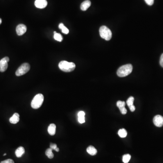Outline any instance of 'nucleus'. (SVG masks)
Listing matches in <instances>:
<instances>
[{"mask_svg":"<svg viewBox=\"0 0 163 163\" xmlns=\"http://www.w3.org/2000/svg\"><path fill=\"white\" fill-rule=\"evenodd\" d=\"M117 106L119 108V110L121 112V114L125 115L127 113V110L125 108L126 103L124 101H118L117 103Z\"/></svg>","mask_w":163,"mask_h":163,"instance_id":"9","label":"nucleus"},{"mask_svg":"<svg viewBox=\"0 0 163 163\" xmlns=\"http://www.w3.org/2000/svg\"><path fill=\"white\" fill-rule=\"evenodd\" d=\"M47 1L46 0H35V6L38 8H44L47 6Z\"/></svg>","mask_w":163,"mask_h":163,"instance_id":"10","label":"nucleus"},{"mask_svg":"<svg viewBox=\"0 0 163 163\" xmlns=\"http://www.w3.org/2000/svg\"><path fill=\"white\" fill-rule=\"evenodd\" d=\"M131 158V156L129 154H126L124 155L122 158V161L124 163H128L129 162Z\"/></svg>","mask_w":163,"mask_h":163,"instance_id":"22","label":"nucleus"},{"mask_svg":"<svg viewBox=\"0 0 163 163\" xmlns=\"http://www.w3.org/2000/svg\"><path fill=\"white\" fill-rule=\"evenodd\" d=\"M91 5V2L89 0H86L81 4L80 8L83 11L86 10Z\"/></svg>","mask_w":163,"mask_h":163,"instance_id":"12","label":"nucleus"},{"mask_svg":"<svg viewBox=\"0 0 163 163\" xmlns=\"http://www.w3.org/2000/svg\"><path fill=\"white\" fill-rule=\"evenodd\" d=\"M27 31V27L24 24H19L16 28V32L19 36L24 35Z\"/></svg>","mask_w":163,"mask_h":163,"instance_id":"8","label":"nucleus"},{"mask_svg":"<svg viewBox=\"0 0 163 163\" xmlns=\"http://www.w3.org/2000/svg\"><path fill=\"white\" fill-rule=\"evenodd\" d=\"M44 96L42 94H38L35 96L31 103V106L35 109L39 108L43 103Z\"/></svg>","mask_w":163,"mask_h":163,"instance_id":"3","label":"nucleus"},{"mask_svg":"<svg viewBox=\"0 0 163 163\" xmlns=\"http://www.w3.org/2000/svg\"><path fill=\"white\" fill-rule=\"evenodd\" d=\"M145 2L149 6L153 5L154 4V0H145Z\"/></svg>","mask_w":163,"mask_h":163,"instance_id":"23","label":"nucleus"},{"mask_svg":"<svg viewBox=\"0 0 163 163\" xmlns=\"http://www.w3.org/2000/svg\"><path fill=\"white\" fill-rule=\"evenodd\" d=\"M52 151V149H51V148H49L45 151V155L49 159H52L54 156Z\"/></svg>","mask_w":163,"mask_h":163,"instance_id":"19","label":"nucleus"},{"mask_svg":"<svg viewBox=\"0 0 163 163\" xmlns=\"http://www.w3.org/2000/svg\"><path fill=\"white\" fill-rule=\"evenodd\" d=\"M132 70V65L130 64L124 65L117 70V74L120 77H126L131 74Z\"/></svg>","mask_w":163,"mask_h":163,"instance_id":"1","label":"nucleus"},{"mask_svg":"<svg viewBox=\"0 0 163 163\" xmlns=\"http://www.w3.org/2000/svg\"><path fill=\"white\" fill-rule=\"evenodd\" d=\"M31 66L28 63L22 64L15 72V75L17 76H21L26 74L30 70Z\"/></svg>","mask_w":163,"mask_h":163,"instance_id":"5","label":"nucleus"},{"mask_svg":"<svg viewBox=\"0 0 163 163\" xmlns=\"http://www.w3.org/2000/svg\"><path fill=\"white\" fill-rule=\"evenodd\" d=\"M56 126L54 124H51L49 126L48 131L50 135H53L55 134Z\"/></svg>","mask_w":163,"mask_h":163,"instance_id":"13","label":"nucleus"},{"mask_svg":"<svg viewBox=\"0 0 163 163\" xmlns=\"http://www.w3.org/2000/svg\"><path fill=\"white\" fill-rule=\"evenodd\" d=\"M85 112L83 111H80L78 113V122L81 124H83L85 122Z\"/></svg>","mask_w":163,"mask_h":163,"instance_id":"16","label":"nucleus"},{"mask_svg":"<svg viewBox=\"0 0 163 163\" xmlns=\"http://www.w3.org/2000/svg\"><path fill=\"white\" fill-rule=\"evenodd\" d=\"M57 147V145L56 144H50V148L52 149L53 150H54V151H55V150L56 148Z\"/></svg>","mask_w":163,"mask_h":163,"instance_id":"25","label":"nucleus"},{"mask_svg":"<svg viewBox=\"0 0 163 163\" xmlns=\"http://www.w3.org/2000/svg\"><path fill=\"white\" fill-rule=\"evenodd\" d=\"M59 67L62 71L65 72H70L74 71L76 65L73 62H69L67 61H62L59 63Z\"/></svg>","mask_w":163,"mask_h":163,"instance_id":"2","label":"nucleus"},{"mask_svg":"<svg viewBox=\"0 0 163 163\" xmlns=\"http://www.w3.org/2000/svg\"><path fill=\"white\" fill-rule=\"evenodd\" d=\"M25 149H24L23 147H19L15 151V155L18 158H20V157H21L22 156V155L25 153Z\"/></svg>","mask_w":163,"mask_h":163,"instance_id":"14","label":"nucleus"},{"mask_svg":"<svg viewBox=\"0 0 163 163\" xmlns=\"http://www.w3.org/2000/svg\"><path fill=\"white\" fill-rule=\"evenodd\" d=\"M1 22H2V20H1V19L0 18V25L1 24Z\"/></svg>","mask_w":163,"mask_h":163,"instance_id":"28","label":"nucleus"},{"mask_svg":"<svg viewBox=\"0 0 163 163\" xmlns=\"http://www.w3.org/2000/svg\"><path fill=\"white\" fill-rule=\"evenodd\" d=\"M134 101V98L133 96H130L126 101V103L128 106L129 108L132 107L133 105Z\"/></svg>","mask_w":163,"mask_h":163,"instance_id":"21","label":"nucleus"},{"mask_svg":"<svg viewBox=\"0 0 163 163\" xmlns=\"http://www.w3.org/2000/svg\"><path fill=\"white\" fill-rule=\"evenodd\" d=\"M160 65H161V67H163V53H162L161 57H160Z\"/></svg>","mask_w":163,"mask_h":163,"instance_id":"26","label":"nucleus"},{"mask_svg":"<svg viewBox=\"0 0 163 163\" xmlns=\"http://www.w3.org/2000/svg\"><path fill=\"white\" fill-rule=\"evenodd\" d=\"M6 155V153H5V154H4V155H4V156H5V155Z\"/></svg>","mask_w":163,"mask_h":163,"instance_id":"29","label":"nucleus"},{"mask_svg":"<svg viewBox=\"0 0 163 163\" xmlns=\"http://www.w3.org/2000/svg\"><path fill=\"white\" fill-rule=\"evenodd\" d=\"M8 57L3 58L0 60V72H4L6 71L8 68V62L9 61Z\"/></svg>","mask_w":163,"mask_h":163,"instance_id":"6","label":"nucleus"},{"mask_svg":"<svg viewBox=\"0 0 163 163\" xmlns=\"http://www.w3.org/2000/svg\"><path fill=\"white\" fill-rule=\"evenodd\" d=\"M20 121V115L18 113H15L10 117L9 121L11 124H17Z\"/></svg>","mask_w":163,"mask_h":163,"instance_id":"11","label":"nucleus"},{"mask_svg":"<svg viewBox=\"0 0 163 163\" xmlns=\"http://www.w3.org/2000/svg\"><path fill=\"white\" fill-rule=\"evenodd\" d=\"M101 37L106 40H110L112 37V33L111 30L105 26H102L99 29Z\"/></svg>","mask_w":163,"mask_h":163,"instance_id":"4","label":"nucleus"},{"mask_svg":"<svg viewBox=\"0 0 163 163\" xmlns=\"http://www.w3.org/2000/svg\"><path fill=\"white\" fill-rule=\"evenodd\" d=\"M53 38L59 42H61L63 39V36L60 33H56L55 34H54Z\"/></svg>","mask_w":163,"mask_h":163,"instance_id":"20","label":"nucleus"},{"mask_svg":"<svg viewBox=\"0 0 163 163\" xmlns=\"http://www.w3.org/2000/svg\"><path fill=\"white\" fill-rule=\"evenodd\" d=\"M87 151L89 155H91L92 156L96 155L97 153V150L94 147L92 146H89L87 147Z\"/></svg>","mask_w":163,"mask_h":163,"instance_id":"15","label":"nucleus"},{"mask_svg":"<svg viewBox=\"0 0 163 163\" xmlns=\"http://www.w3.org/2000/svg\"><path fill=\"white\" fill-rule=\"evenodd\" d=\"M1 163H15L14 161L11 159H7L6 160L1 161Z\"/></svg>","mask_w":163,"mask_h":163,"instance_id":"24","label":"nucleus"},{"mask_svg":"<svg viewBox=\"0 0 163 163\" xmlns=\"http://www.w3.org/2000/svg\"><path fill=\"white\" fill-rule=\"evenodd\" d=\"M55 151H57V152H59V151H60V150H59V148L57 147V148H56L55 150Z\"/></svg>","mask_w":163,"mask_h":163,"instance_id":"27","label":"nucleus"},{"mask_svg":"<svg viewBox=\"0 0 163 163\" xmlns=\"http://www.w3.org/2000/svg\"><path fill=\"white\" fill-rule=\"evenodd\" d=\"M59 28L62 30V31L64 34H68L69 33V30L66 27L64 26L63 23H60L59 24Z\"/></svg>","mask_w":163,"mask_h":163,"instance_id":"17","label":"nucleus"},{"mask_svg":"<svg viewBox=\"0 0 163 163\" xmlns=\"http://www.w3.org/2000/svg\"><path fill=\"white\" fill-rule=\"evenodd\" d=\"M153 122L155 126L158 127H162L163 126V117L160 115H156L153 119Z\"/></svg>","mask_w":163,"mask_h":163,"instance_id":"7","label":"nucleus"},{"mask_svg":"<svg viewBox=\"0 0 163 163\" xmlns=\"http://www.w3.org/2000/svg\"><path fill=\"white\" fill-rule=\"evenodd\" d=\"M127 132L125 129H121L118 131V135L121 137L125 138L127 136Z\"/></svg>","mask_w":163,"mask_h":163,"instance_id":"18","label":"nucleus"}]
</instances>
